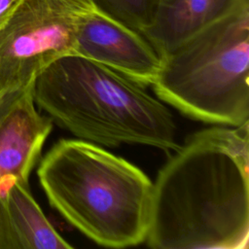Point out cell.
<instances>
[{"mask_svg":"<svg viewBox=\"0 0 249 249\" xmlns=\"http://www.w3.org/2000/svg\"><path fill=\"white\" fill-rule=\"evenodd\" d=\"M37 176L51 206L96 244L145 242L153 182L133 163L100 145L64 138L40 160Z\"/></svg>","mask_w":249,"mask_h":249,"instance_id":"cell-3","label":"cell"},{"mask_svg":"<svg viewBox=\"0 0 249 249\" xmlns=\"http://www.w3.org/2000/svg\"><path fill=\"white\" fill-rule=\"evenodd\" d=\"M19 0H0V26L7 19Z\"/></svg>","mask_w":249,"mask_h":249,"instance_id":"cell-12","label":"cell"},{"mask_svg":"<svg viewBox=\"0 0 249 249\" xmlns=\"http://www.w3.org/2000/svg\"><path fill=\"white\" fill-rule=\"evenodd\" d=\"M31 86L0 123V191L14 181L28 184L53 121L35 107Z\"/></svg>","mask_w":249,"mask_h":249,"instance_id":"cell-7","label":"cell"},{"mask_svg":"<svg viewBox=\"0 0 249 249\" xmlns=\"http://www.w3.org/2000/svg\"><path fill=\"white\" fill-rule=\"evenodd\" d=\"M35 104L77 138L104 147L122 144L175 151L177 125L146 87L88 57L69 54L33 81Z\"/></svg>","mask_w":249,"mask_h":249,"instance_id":"cell-2","label":"cell"},{"mask_svg":"<svg viewBox=\"0 0 249 249\" xmlns=\"http://www.w3.org/2000/svg\"><path fill=\"white\" fill-rule=\"evenodd\" d=\"M25 89L12 90L0 95V123Z\"/></svg>","mask_w":249,"mask_h":249,"instance_id":"cell-11","label":"cell"},{"mask_svg":"<svg viewBox=\"0 0 249 249\" xmlns=\"http://www.w3.org/2000/svg\"><path fill=\"white\" fill-rule=\"evenodd\" d=\"M152 87L160 100L193 120L249 122V2L162 56Z\"/></svg>","mask_w":249,"mask_h":249,"instance_id":"cell-4","label":"cell"},{"mask_svg":"<svg viewBox=\"0 0 249 249\" xmlns=\"http://www.w3.org/2000/svg\"><path fill=\"white\" fill-rule=\"evenodd\" d=\"M73 248L50 223L28 184L14 181L0 191V249Z\"/></svg>","mask_w":249,"mask_h":249,"instance_id":"cell-8","label":"cell"},{"mask_svg":"<svg viewBox=\"0 0 249 249\" xmlns=\"http://www.w3.org/2000/svg\"><path fill=\"white\" fill-rule=\"evenodd\" d=\"M155 249H247L249 122L196 131L153 183L145 239Z\"/></svg>","mask_w":249,"mask_h":249,"instance_id":"cell-1","label":"cell"},{"mask_svg":"<svg viewBox=\"0 0 249 249\" xmlns=\"http://www.w3.org/2000/svg\"><path fill=\"white\" fill-rule=\"evenodd\" d=\"M90 0H19L0 26V95L29 88L57 59L75 54Z\"/></svg>","mask_w":249,"mask_h":249,"instance_id":"cell-5","label":"cell"},{"mask_svg":"<svg viewBox=\"0 0 249 249\" xmlns=\"http://www.w3.org/2000/svg\"><path fill=\"white\" fill-rule=\"evenodd\" d=\"M249 0H159L152 23L141 35L160 57Z\"/></svg>","mask_w":249,"mask_h":249,"instance_id":"cell-9","label":"cell"},{"mask_svg":"<svg viewBox=\"0 0 249 249\" xmlns=\"http://www.w3.org/2000/svg\"><path fill=\"white\" fill-rule=\"evenodd\" d=\"M94 9L142 33L153 21L159 0H90Z\"/></svg>","mask_w":249,"mask_h":249,"instance_id":"cell-10","label":"cell"},{"mask_svg":"<svg viewBox=\"0 0 249 249\" xmlns=\"http://www.w3.org/2000/svg\"><path fill=\"white\" fill-rule=\"evenodd\" d=\"M75 54L97 61L145 87L152 86L161 66V57L140 33L94 8L83 20Z\"/></svg>","mask_w":249,"mask_h":249,"instance_id":"cell-6","label":"cell"}]
</instances>
